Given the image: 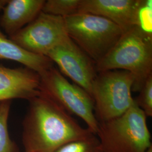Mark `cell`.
Wrapping results in <instances>:
<instances>
[{
	"mask_svg": "<svg viewBox=\"0 0 152 152\" xmlns=\"http://www.w3.org/2000/svg\"><path fill=\"white\" fill-rule=\"evenodd\" d=\"M9 0H0V10H3Z\"/></svg>",
	"mask_w": 152,
	"mask_h": 152,
	"instance_id": "e0dca14e",
	"label": "cell"
},
{
	"mask_svg": "<svg viewBox=\"0 0 152 152\" xmlns=\"http://www.w3.org/2000/svg\"><path fill=\"white\" fill-rule=\"evenodd\" d=\"M81 0L45 1L42 11L45 13L63 18L79 12Z\"/></svg>",
	"mask_w": 152,
	"mask_h": 152,
	"instance_id": "5bb4252c",
	"label": "cell"
},
{
	"mask_svg": "<svg viewBox=\"0 0 152 152\" xmlns=\"http://www.w3.org/2000/svg\"><path fill=\"white\" fill-rule=\"evenodd\" d=\"M96 135L102 152H147L152 147L147 117L135 102L120 116L99 122Z\"/></svg>",
	"mask_w": 152,
	"mask_h": 152,
	"instance_id": "3957f363",
	"label": "cell"
},
{
	"mask_svg": "<svg viewBox=\"0 0 152 152\" xmlns=\"http://www.w3.org/2000/svg\"><path fill=\"white\" fill-rule=\"evenodd\" d=\"M147 2L144 0H81L79 12L103 16L125 32L136 26L144 28L141 11L147 7Z\"/></svg>",
	"mask_w": 152,
	"mask_h": 152,
	"instance_id": "9c48e42d",
	"label": "cell"
},
{
	"mask_svg": "<svg viewBox=\"0 0 152 152\" xmlns=\"http://www.w3.org/2000/svg\"><path fill=\"white\" fill-rule=\"evenodd\" d=\"M134 77L124 70L98 72L92 83L91 97L94 113L99 122L115 118L135 103L132 97Z\"/></svg>",
	"mask_w": 152,
	"mask_h": 152,
	"instance_id": "5b68a950",
	"label": "cell"
},
{
	"mask_svg": "<svg viewBox=\"0 0 152 152\" xmlns=\"http://www.w3.org/2000/svg\"><path fill=\"white\" fill-rule=\"evenodd\" d=\"M40 92L64 109L83 120L87 129L96 135L99 122L94 113L91 95L83 88L68 81L54 66L41 74Z\"/></svg>",
	"mask_w": 152,
	"mask_h": 152,
	"instance_id": "8992f818",
	"label": "cell"
},
{
	"mask_svg": "<svg viewBox=\"0 0 152 152\" xmlns=\"http://www.w3.org/2000/svg\"><path fill=\"white\" fill-rule=\"evenodd\" d=\"M54 152H102L99 141L95 134L87 138L68 142Z\"/></svg>",
	"mask_w": 152,
	"mask_h": 152,
	"instance_id": "9a60e30c",
	"label": "cell"
},
{
	"mask_svg": "<svg viewBox=\"0 0 152 152\" xmlns=\"http://www.w3.org/2000/svg\"><path fill=\"white\" fill-rule=\"evenodd\" d=\"M136 99L137 106L143 111L146 117L152 116V76H150L139 91Z\"/></svg>",
	"mask_w": 152,
	"mask_h": 152,
	"instance_id": "2e32d148",
	"label": "cell"
},
{
	"mask_svg": "<svg viewBox=\"0 0 152 152\" xmlns=\"http://www.w3.org/2000/svg\"><path fill=\"white\" fill-rule=\"evenodd\" d=\"M0 59L18 62L38 74L54 66V63L48 56L35 54L23 49L9 37L7 38L1 28Z\"/></svg>",
	"mask_w": 152,
	"mask_h": 152,
	"instance_id": "7c38bea8",
	"label": "cell"
},
{
	"mask_svg": "<svg viewBox=\"0 0 152 152\" xmlns=\"http://www.w3.org/2000/svg\"><path fill=\"white\" fill-rule=\"evenodd\" d=\"M60 71L91 96L92 83L97 75L95 63L68 36L46 55ZM92 98V97H91Z\"/></svg>",
	"mask_w": 152,
	"mask_h": 152,
	"instance_id": "ba28073f",
	"label": "cell"
},
{
	"mask_svg": "<svg viewBox=\"0 0 152 152\" xmlns=\"http://www.w3.org/2000/svg\"><path fill=\"white\" fill-rule=\"evenodd\" d=\"M67 36L63 17L41 11L32 22L9 38L29 52L46 56Z\"/></svg>",
	"mask_w": 152,
	"mask_h": 152,
	"instance_id": "52a82bcc",
	"label": "cell"
},
{
	"mask_svg": "<svg viewBox=\"0 0 152 152\" xmlns=\"http://www.w3.org/2000/svg\"><path fill=\"white\" fill-rule=\"evenodd\" d=\"M45 0H9L0 16V27L9 37L32 22L42 10Z\"/></svg>",
	"mask_w": 152,
	"mask_h": 152,
	"instance_id": "8fae6325",
	"label": "cell"
},
{
	"mask_svg": "<svg viewBox=\"0 0 152 152\" xmlns=\"http://www.w3.org/2000/svg\"><path fill=\"white\" fill-rule=\"evenodd\" d=\"M92 134L41 92L29 101L23 122L22 142L25 152H54L68 142Z\"/></svg>",
	"mask_w": 152,
	"mask_h": 152,
	"instance_id": "6da1fadb",
	"label": "cell"
},
{
	"mask_svg": "<svg viewBox=\"0 0 152 152\" xmlns=\"http://www.w3.org/2000/svg\"><path fill=\"white\" fill-rule=\"evenodd\" d=\"M68 36L95 64L108 54L124 31L103 16L78 12L63 18Z\"/></svg>",
	"mask_w": 152,
	"mask_h": 152,
	"instance_id": "277c9868",
	"label": "cell"
},
{
	"mask_svg": "<svg viewBox=\"0 0 152 152\" xmlns=\"http://www.w3.org/2000/svg\"><path fill=\"white\" fill-rule=\"evenodd\" d=\"M10 107V100L0 102V152H19L16 143L11 139L8 130Z\"/></svg>",
	"mask_w": 152,
	"mask_h": 152,
	"instance_id": "4fadbf2b",
	"label": "cell"
},
{
	"mask_svg": "<svg viewBox=\"0 0 152 152\" xmlns=\"http://www.w3.org/2000/svg\"><path fill=\"white\" fill-rule=\"evenodd\" d=\"M147 152H152V147L149 149V150Z\"/></svg>",
	"mask_w": 152,
	"mask_h": 152,
	"instance_id": "ac0fdd59",
	"label": "cell"
},
{
	"mask_svg": "<svg viewBox=\"0 0 152 152\" xmlns=\"http://www.w3.org/2000/svg\"><path fill=\"white\" fill-rule=\"evenodd\" d=\"M95 67L97 72L116 69L130 72L134 77L132 91H140L152 76V32L140 26L124 32Z\"/></svg>",
	"mask_w": 152,
	"mask_h": 152,
	"instance_id": "7a4b0ae2",
	"label": "cell"
},
{
	"mask_svg": "<svg viewBox=\"0 0 152 152\" xmlns=\"http://www.w3.org/2000/svg\"><path fill=\"white\" fill-rule=\"evenodd\" d=\"M40 93L37 72L26 67L10 68L0 64V102L14 99L29 101Z\"/></svg>",
	"mask_w": 152,
	"mask_h": 152,
	"instance_id": "30bf717a",
	"label": "cell"
}]
</instances>
